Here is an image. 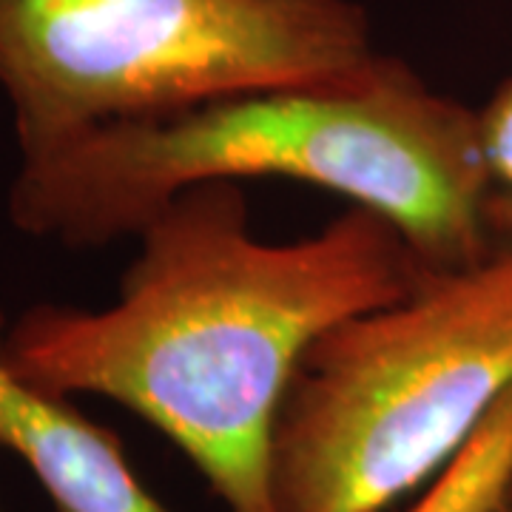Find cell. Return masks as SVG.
I'll return each mask as SVG.
<instances>
[{
	"label": "cell",
	"instance_id": "7",
	"mask_svg": "<svg viewBox=\"0 0 512 512\" xmlns=\"http://www.w3.org/2000/svg\"><path fill=\"white\" fill-rule=\"evenodd\" d=\"M478 146L512 245V74L476 109Z\"/></svg>",
	"mask_w": 512,
	"mask_h": 512
},
{
	"label": "cell",
	"instance_id": "3",
	"mask_svg": "<svg viewBox=\"0 0 512 512\" xmlns=\"http://www.w3.org/2000/svg\"><path fill=\"white\" fill-rule=\"evenodd\" d=\"M512 390V245L313 342L271 441L274 512H382L467 447Z\"/></svg>",
	"mask_w": 512,
	"mask_h": 512
},
{
	"label": "cell",
	"instance_id": "4",
	"mask_svg": "<svg viewBox=\"0 0 512 512\" xmlns=\"http://www.w3.org/2000/svg\"><path fill=\"white\" fill-rule=\"evenodd\" d=\"M379 55L359 0H0L20 154L231 94L345 80Z\"/></svg>",
	"mask_w": 512,
	"mask_h": 512
},
{
	"label": "cell",
	"instance_id": "1",
	"mask_svg": "<svg viewBox=\"0 0 512 512\" xmlns=\"http://www.w3.org/2000/svg\"><path fill=\"white\" fill-rule=\"evenodd\" d=\"M137 239L109 308L32 305L6 328L3 365L63 399L123 404L188 456L222 512H274L271 441L302 356L433 271L359 205L313 237L265 242L239 183L185 188Z\"/></svg>",
	"mask_w": 512,
	"mask_h": 512
},
{
	"label": "cell",
	"instance_id": "6",
	"mask_svg": "<svg viewBox=\"0 0 512 512\" xmlns=\"http://www.w3.org/2000/svg\"><path fill=\"white\" fill-rule=\"evenodd\" d=\"M512 490V390L410 512H490Z\"/></svg>",
	"mask_w": 512,
	"mask_h": 512
},
{
	"label": "cell",
	"instance_id": "2",
	"mask_svg": "<svg viewBox=\"0 0 512 512\" xmlns=\"http://www.w3.org/2000/svg\"><path fill=\"white\" fill-rule=\"evenodd\" d=\"M259 177L316 185L379 214L433 274L510 245L476 109L387 52L345 80L231 94L20 154L9 220L35 239L100 248L137 237L185 188Z\"/></svg>",
	"mask_w": 512,
	"mask_h": 512
},
{
	"label": "cell",
	"instance_id": "8",
	"mask_svg": "<svg viewBox=\"0 0 512 512\" xmlns=\"http://www.w3.org/2000/svg\"><path fill=\"white\" fill-rule=\"evenodd\" d=\"M490 512H512V490L504 495V498H501V501H498V504H495Z\"/></svg>",
	"mask_w": 512,
	"mask_h": 512
},
{
	"label": "cell",
	"instance_id": "5",
	"mask_svg": "<svg viewBox=\"0 0 512 512\" xmlns=\"http://www.w3.org/2000/svg\"><path fill=\"white\" fill-rule=\"evenodd\" d=\"M6 322L0 313V353ZM0 447L32 470L55 512H168L128 464L123 441L72 399L18 379L0 356Z\"/></svg>",
	"mask_w": 512,
	"mask_h": 512
}]
</instances>
